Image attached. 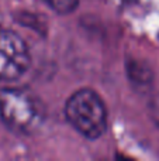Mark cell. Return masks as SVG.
Wrapping results in <instances>:
<instances>
[{
    "instance_id": "cell-4",
    "label": "cell",
    "mask_w": 159,
    "mask_h": 161,
    "mask_svg": "<svg viewBox=\"0 0 159 161\" xmlns=\"http://www.w3.org/2000/svg\"><path fill=\"white\" fill-rule=\"evenodd\" d=\"M42 2L59 14L72 13L79 4V0H42Z\"/></svg>"
},
{
    "instance_id": "cell-1",
    "label": "cell",
    "mask_w": 159,
    "mask_h": 161,
    "mask_svg": "<svg viewBox=\"0 0 159 161\" xmlns=\"http://www.w3.org/2000/svg\"><path fill=\"white\" fill-rule=\"evenodd\" d=\"M44 106L34 95L23 89L0 91V119L13 131L34 133L44 122Z\"/></svg>"
},
{
    "instance_id": "cell-2",
    "label": "cell",
    "mask_w": 159,
    "mask_h": 161,
    "mask_svg": "<svg viewBox=\"0 0 159 161\" xmlns=\"http://www.w3.org/2000/svg\"><path fill=\"white\" fill-rule=\"evenodd\" d=\"M68 122L82 136L99 139L107 127V110L101 97L92 89H79L68 99L65 106Z\"/></svg>"
},
{
    "instance_id": "cell-3",
    "label": "cell",
    "mask_w": 159,
    "mask_h": 161,
    "mask_svg": "<svg viewBox=\"0 0 159 161\" xmlns=\"http://www.w3.org/2000/svg\"><path fill=\"white\" fill-rule=\"evenodd\" d=\"M31 55L25 41L10 30H0V80H16L28 71Z\"/></svg>"
}]
</instances>
